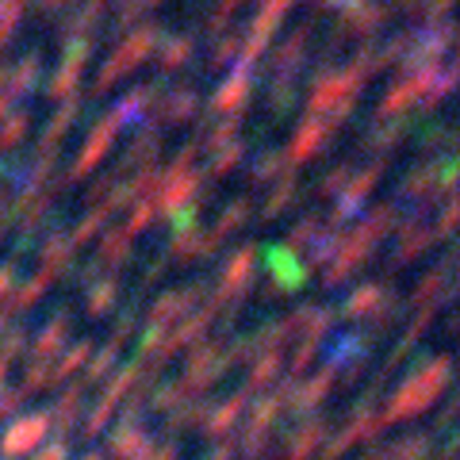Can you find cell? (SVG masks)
I'll return each instance as SVG.
<instances>
[{"mask_svg":"<svg viewBox=\"0 0 460 460\" xmlns=\"http://www.w3.org/2000/svg\"><path fill=\"white\" fill-rule=\"evenodd\" d=\"M181 58H189V42H184V39L169 42V50H165L162 62H165V66H181Z\"/></svg>","mask_w":460,"mask_h":460,"instance_id":"cell-2","label":"cell"},{"mask_svg":"<svg viewBox=\"0 0 460 460\" xmlns=\"http://www.w3.org/2000/svg\"><path fill=\"white\" fill-rule=\"evenodd\" d=\"M189 111H192V93L177 89V96H172V104H169V115L172 119H181V115H189Z\"/></svg>","mask_w":460,"mask_h":460,"instance_id":"cell-1","label":"cell"},{"mask_svg":"<svg viewBox=\"0 0 460 460\" xmlns=\"http://www.w3.org/2000/svg\"><path fill=\"white\" fill-rule=\"evenodd\" d=\"M242 100V81H230L226 84V96H219V108H234Z\"/></svg>","mask_w":460,"mask_h":460,"instance_id":"cell-3","label":"cell"},{"mask_svg":"<svg viewBox=\"0 0 460 460\" xmlns=\"http://www.w3.org/2000/svg\"><path fill=\"white\" fill-rule=\"evenodd\" d=\"M54 4H66V0H47V8H54Z\"/></svg>","mask_w":460,"mask_h":460,"instance_id":"cell-4","label":"cell"}]
</instances>
